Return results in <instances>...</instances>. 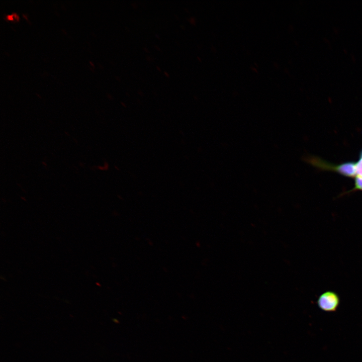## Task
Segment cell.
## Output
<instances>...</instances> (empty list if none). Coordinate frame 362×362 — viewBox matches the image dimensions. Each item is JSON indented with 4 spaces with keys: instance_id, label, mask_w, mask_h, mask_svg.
Returning a JSON list of instances; mask_svg holds the SVG:
<instances>
[{
    "instance_id": "3",
    "label": "cell",
    "mask_w": 362,
    "mask_h": 362,
    "mask_svg": "<svg viewBox=\"0 0 362 362\" xmlns=\"http://www.w3.org/2000/svg\"><path fill=\"white\" fill-rule=\"evenodd\" d=\"M354 187L352 190H361L362 191V178L356 176L354 180Z\"/></svg>"
},
{
    "instance_id": "1",
    "label": "cell",
    "mask_w": 362,
    "mask_h": 362,
    "mask_svg": "<svg viewBox=\"0 0 362 362\" xmlns=\"http://www.w3.org/2000/svg\"><path fill=\"white\" fill-rule=\"evenodd\" d=\"M310 163L321 168L334 170L348 177H354L356 173V163L351 162L344 163L336 165H330L317 158H310Z\"/></svg>"
},
{
    "instance_id": "2",
    "label": "cell",
    "mask_w": 362,
    "mask_h": 362,
    "mask_svg": "<svg viewBox=\"0 0 362 362\" xmlns=\"http://www.w3.org/2000/svg\"><path fill=\"white\" fill-rule=\"evenodd\" d=\"M340 303L338 295L334 291H327L322 293L317 300V305L322 310L332 312L335 311Z\"/></svg>"
},
{
    "instance_id": "4",
    "label": "cell",
    "mask_w": 362,
    "mask_h": 362,
    "mask_svg": "<svg viewBox=\"0 0 362 362\" xmlns=\"http://www.w3.org/2000/svg\"><path fill=\"white\" fill-rule=\"evenodd\" d=\"M359 161L361 162V163H362V151H361V153H360V159H359Z\"/></svg>"
}]
</instances>
